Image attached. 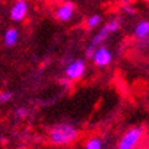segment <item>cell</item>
<instances>
[{"instance_id":"5bb4252c","label":"cell","mask_w":149,"mask_h":149,"mask_svg":"<svg viewBox=\"0 0 149 149\" xmlns=\"http://www.w3.org/2000/svg\"><path fill=\"white\" fill-rule=\"evenodd\" d=\"M123 10L127 14H134V7L133 6H123Z\"/></svg>"},{"instance_id":"3957f363","label":"cell","mask_w":149,"mask_h":149,"mask_svg":"<svg viewBox=\"0 0 149 149\" xmlns=\"http://www.w3.org/2000/svg\"><path fill=\"white\" fill-rule=\"evenodd\" d=\"M142 136H144V130L141 127H131L120 138L118 149H134L141 141Z\"/></svg>"},{"instance_id":"4fadbf2b","label":"cell","mask_w":149,"mask_h":149,"mask_svg":"<svg viewBox=\"0 0 149 149\" xmlns=\"http://www.w3.org/2000/svg\"><path fill=\"white\" fill-rule=\"evenodd\" d=\"M15 115H17V118H26L27 116V109L25 108V107H21V108H18L17 111H15Z\"/></svg>"},{"instance_id":"5b68a950","label":"cell","mask_w":149,"mask_h":149,"mask_svg":"<svg viewBox=\"0 0 149 149\" xmlns=\"http://www.w3.org/2000/svg\"><path fill=\"white\" fill-rule=\"evenodd\" d=\"M92 60H93L95 66H97V67H107L112 62V52L107 47L100 45L95 51V54L92 56Z\"/></svg>"},{"instance_id":"7a4b0ae2","label":"cell","mask_w":149,"mask_h":149,"mask_svg":"<svg viewBox=\"0 0 149 149\" xmlns=\"http://www.w3.org/2000/svg\"><path fill=\"white\" fill-rule=\"evenodd\" d=\"M119 27H120V21L118 18H113V19H111L109 22L105 23V25L99 30V33H96V36L92 38L91 44H89L88 48H86V56L92 59L95 51L100 47V44H103L104 41L108 38V36H111L112 33L119 30Z\"/></svg>"},{"instance_id":"9c48e42d","label":"cell","mask_w":149,"mask_h":149,"mask_svg":"<svg viewBox=\"0 0 149 149\" xmlns=\"http://www.w3.org/2000/svg\"><path fill=\"white\" fill-rule=\"evenodd\" d=\"M134 37H136L138 41H142L145 38H148L149 37V21L144 19V21H141L136 25L134 27V32H133Z\"/></svg>"},{"instance_id":"ba28073f","label":"cell","mask_w":149,"mask_h":149,"mask_svg":"<svg viewBox=\"0 0 149 149\" xmlns=\"http://www.w3.org/2000/svg\"><path fill=\"white\" fill-rule=\"evenodd\" d=\"M19 40V32L17 27H8V29H6L4 34H3V42H4L6 47H15L17 45V42Z\"/></svg>"},{"instance_id":"52a82bcc","label":"cell","mask_w":149,"mask_h":149,"mask_svg":"<svg viewBox=\"0 0 149 149\" xmlns=\"http://www.w3.org/2000/svg\"><path fill=\"white\" fill-rule=\"evenodd\" d=\"M74 13H75V4H74V1L66 0V1H63V3L58 7L55 17H56V19L60 21V22H68V21L72 18Z\"/></svg>"},{"instance_id":"8992f818","label":"cell","mask_w":149,"mask_h":149,"mask_svg":"<svg viewBox=\"0 0 149 149\" xmlns=\"http://www.w3.org/2000/svg\"><path fill=\"white\" fill-rule=\"evenodd\" d=\"M29 13V4L26 0H17L10 10V19L13 22H22Z\"/></svg>"},{"instance_id":"7c38bea8","label":"cell","mask_w":149,"mask_h":149,"mask_svg":"<svg viewBox=\"0 0 149 149\" xmlns=\"http://www.w3.org/2000/svg\"><path fill=\"white\" fill-rule=\"evenodd\" d=\"M11 99H13L11 92H0V103H7Z\"/></svg>"},{"instance_id":"30bf717a","label":"cell","mask_w":149,"mask_h":149,"mask_svg":"<svg viewBox=\"0 0 149 149\" xmlns=\"http://www.w3.org/2000/svg\"><path fill=\"white\" fill-rule=\"evenodd\" d=\"M101 21H103V18H101V15H100V14H93V15H91L89 18L86 19L85 25H86V27H88L89 30H93V29H96V27L101 23Z\"/></svg>"},{"instance_id":"6da1fadb","label":"cell","mask_w":149,"mask_h":149,"mask_svg":"<svg viewBox=\"0 0 149 149\" xmlns=\"http://www.w3.org/2000/svg\"><path fill=\"white\" fill-rule=\"evenodd\" d=\"M79 136V131L70 123H60L49 130V141L54 145H68L74 142Z\"/></svg>"},{"instance_id":"277c9868","label":"cell","mask_w":149,"mask_h":149,"mask_svg":"<svg viewBox=\"0 0 149 149\" xmlns=\"http://www.w3.org/2000/svg\"><path fill=\"white\" fill-rule=\"evenodd\" d=\"M86 64L84 59H74L67 64V67L64 70L66 74V79L68 82L70 81H78L79 78H82V75L85 74Z\"/></svg>"},{"instance_id":"9a60e30c","label":"cell","mask_w":149,"mask_h":149,"mask_svg":"<svg viewBox=\"0 0 149 149\" xmlns=\"http://www.w3.org/2000/svg\"><path fill=\"white\" fill-rule=\"evenodd\" d=\"M54 1H64V0H54Z\"/></svg>"},{"instance_id":"8fae6325","label":"cell","mask_w":149,"mask_h":149,"mask_svg":"<svg viewBox=\"0 0 149 149\" xmlns=\"http://www.w3.org/2000/svg\"><path fill=\"white\" fill-rule=\"evenodd\" d=\"M85 149H103V144H101V141L97 137H93V138H91L86 142Z\"/></svg>"}]
</instances>
